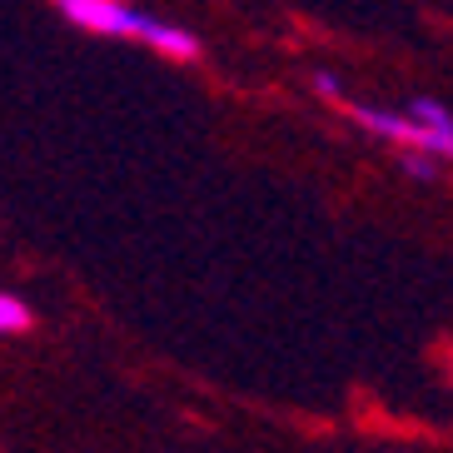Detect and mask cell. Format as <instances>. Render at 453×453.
<instances>
[{
    "instance_id": "cell-3",
    "label": "cell",
    "mask_w": 453,
    "mask_h": 453,
    "mask_svg": "<svg viewBox=\"0 0 453 453\" xmlns=\"http://www.w3.org/2000/svg\"><path fill=\"white\" fill-rule=\"evenodd\" d=\"M403 165V174L409 180H418V185H439V174H443V160H434V155H424V150H394Z\"/></svg>"
},
{
    "instance_id": "cell-2",
    "label": "cell",
    "mask_w": 453,
    "mask_h": 453,
    "mask_svg": "<svg viewBox=\"0 0 453 453\" xmlns=\"http://www.w3.org/2000/svg\"><path fill=\"white\" fill-rule=\"evenodd\" d=\"M334 110H344L349 120L369 130L379 145L388 150H424L434 160L453 165V110L443 100H409V110H388V105H369V100H349V90L334 100Z\"/></svg>"
},
{
    "instance_id": "cell-4",
    "label": "cell",
    "mask_w": 453,
    "mask_h": 453,
    "mask_svg": "<svg viewBox=\"0 0 453 453\" xmlns=\"http://www.w3.org/2000/svg\"><path fill=\"white\" fill-rule=\"evenodd\" d=\"M30 304L20 294H0V339H11V334H26L30 329Z\"/></svg>"
},
{
    "instance_id": "cell-1",
    "label": "cell",
    "mask_w": 453,
    "mask_h": 453,
    "mask_svg": "<svg viewBox=\"0 0 453 453\" xmlns=\"http://www.w3.org/2000/svg\"><path fill=\"white\" fill-rule=\"evenodd\" d=\"M55 11L65 15L75 30H85V35L134 41V45H145V50L165 55V60H180V65H189V60L204 55L195 30L174 26V20H165L155 11H140L130 0H55Z\"/></svg>"
}]
</instances>
